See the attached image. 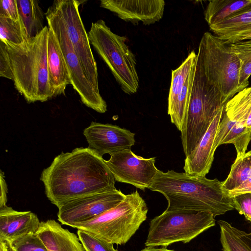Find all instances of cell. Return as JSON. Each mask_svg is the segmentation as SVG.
I'll return each mask as SVG.
<instances>
[{
    "label": "cell",
    "instance_id": "obj_21",
    "mask_svg": "<svg viewBox=\"0 0 251 251\" xmlns=\"http://www.w3.org/2000/svg\"><path fill=\"white\" fill-rule=\"evenodd\" d=\"M209 28L215 35L227 42L251 30V5Z\"/></svg>",
    "mask_w": 251,
    "mask_h": 251
},
{
    "label": "cell",
    "instance_id": "obj_16",
    "mask_svg": "<svg viewBox=\"0 0 251 251\" xmlns=\"http://www.w3.org/2000/svg\"><path fill=\"white\" fill-rule=\"evenodd\" d=\"M165 4L163 0H101L100 6L126 22L150 25L162 19Z\"/></svg>",
    "mask_w": 251,
    "mask_h": 251
},
{
    "label": "cell",
    "instance_id": "obj_10",
    "mask_svg": "<svg viewBox=\"0 0 251 251\" xmlns=\"http://www.w3.org/2000/svg\"><path fill=\"white\" fill-rule=\"evenodd\" d=\"M251 110V86L248 87L226 104L213 145V151L221 145L232 144L236 149L248 147L251 140V128L246 122Z\"/></svg>",
    "mask_w": 251,
    "mask_h": 251
},
{
    "label": "cell",
    "instance_id": "obj_20",
    "mask_svg": "<svg viewBox=\"0 0 251 251\" xmlns=\"http://www.w3.org/2000/svg\"><path fill=\"white\" fill-rule=\"evenodd\" d=\"M36 233L49 251H85L77 235L54 220L41 222Z\"/></svg>",
    "mask_w": 251,
    "mask_h": 251
},
{
    "label": "cell",
    "instance_id": "obj_9",
    "mask_svg": "<svg viewBox=\"0 0 251 251\" xmlns=\"http://www.w3.org/2000/svg\"><path fill=\"white\" fill-rule=\"evenodd\" d=\"M48 25L55 34L64 56L71 84L79 95L81 101L87 107L100 113L107 110V104L88 78L66 31L63 20L55 4L45 13Z\"/></svg>",
    "mask_w": 251,
    "mask_h": 251
},
{
    "label": "cell",
    "instance_id": "obj_7",
    "mask_svg": "<svg viewBox=\"0 0 251 251\" xmlns=\"http://www.w3.org/2000/svg\"><path fill=\"white\" fill-rule=\"evenodd\" d=\"M90 44L107 65L122 90L127 94L139 88L135 56L126 44L127 38L113 32L102 20L92 23L88 32Z\"/></svg>",
    "mask_w": 251,
    "mask_h": 251
},
{
    "label": "cell",
    "instance_id": "obj_37",
    "mask_svg": "<svg viewBox=\"0 0 251 251\" xmlns=\"http://www.w3.org/2000/svg\"><path fill=\"white\" fill-rule=\"evenodd\" d=\"M7 243L3 240H0V251H9Z\"/></svg>",
    "mask_w": 251,
    "mask_h": 251
},
{
    "label": "cell",
    "instance_id": "obj_34",
    "mask_svg": "<svg viewBox=\"0 0 251 251\" xmlns=\"http://www.w3.org/2000/svg\"><path fill=\"white\" fill-rule=\"evenodd\" d=\"M0 207L4 206L7 202V187L5 181L3 173L0 171Z\"/></svg>",
    "mask_w": 251,
    "mask_h": 251
},
{
    "label": "cell",
    "instance_id": "obj_11",
    "mask_svg": "<svg viewBox=\"0 0 251 251\" xmlns=\"http://www.w3.org/2000/svg\"><path fill=\"white\" fill-rule=\"evenodd\" d=\"M81 2L75 0L53 1L63 20L68 37L88 78L94 88L99 91L96 62L79 12Z\"/></svg>",
    "mask_w": 251,
    "mask_h": 251
},
{
    "label": "cell",
    "instance_id": "obj_35",
    "mask_svg": "<svg viewBox=\"0 0 251 251\" xmlns=\"http://www.w3.org/2000/svg\"><path fill=\"white\" fill-rule=\"evenodd\" d=\"M251 39V30L244 33L240 35H239L232 39H231L228 43H233L236 42Z\"/></svg>",
    "mask_w": 251,
    "mask_h": 251
},
{
    "label": "cell",
    "instance_id": "obj_22",
    "mask_svg": "<svg viewBox=\"0 0 251 251\" xmlns=\"http://www.w3.org/2000/svg\"><path fill=\"white\" fill-rule=\"evenodd\" d=\"M251 5V0H210L204 12L209 26L216 25Z\"/></svg>",
    "mask_w": 251,
    "mask_h": 251
},
{
    "label": "cell",
    "instance_id": "obj_1",
    "mask_svg": "<svg viewBox=\"0 0 251 251\" xmlns=\"http://www.w3.org/2000/svg\"><path fill=\"white\" fill-rule=\"evenodd\" d=\"M40 180L47 197L57 207L73 199L116 189L105 160L89 148L59 154L43 171Z\"/></svg>",
    "mask_w": 251,
    "mask_h": 251
},
{
    "label": "cell",
    "instance_id": "obj_4",
    "mask_svg": "<svg viewBox=\"0 0 251 251\" xmlns=\"http://www.w3.org/2000/svg\"><path fill=\"white\" fill-rule=\"evenodd\" d=\"M226 103L218 90L207 80L196 60L187 112L180 131L186 157L195 149Z\"/></svg>",
    "mask_w": 251,
    "mask_h": 251
},
{
    "label": "cell",
    "instance_id": "obj_30",
    "mask_svg": "<svg viewBox=\"0 0 251 251\" xmlns=\"http://www.w3.org/2000/svg\"><path fill=\"white\" fill-rule=\"evenodd\" d=\"M234 209L251 221V193L236 195L231 198Z\"/></svg>",
    "mask_w": 251,
    "mask_h": 251
},
{
    "label": "cell",
    "instance_id": "obj_38",
    "mask_svg": "<svg viewBox=\"0 0 251 251\" xmlns=\"http://www.w3.org/2000/svg\"><path fill=\"white\" fill-rule=\"evenodd\" d=\"M246 126L248 128H251V110L249 113L246 122Z\"/></svg>",
    "mask_w": 251,
    "mask_h": 251
},
{
    "label": "cell",
    "instance_id": "obj_13",
    "mask_svg": "<svg viewBox=\"0 0 251 251\" xmlns=\"http://www.w3.org/2000/svg\"><path fill=\"white\" fill-rule=\"evenodd\" d=\"M105 162L116 181L132 185L142 190L149 188L157 173L155 157L143 158L131 149L110 155Z\"/></svg>",
    "mask_w": 251,
    "mask_h": 251
},
{
    "label": "cell",
    "instance_id": "obj_8",
    "mask_svg": "<svg viewBox=\"0 0 251 251\" xmlns=\"http://www.w3.org/2000/svg\"><path fill=\"white\" fill-rule=\"evenodd\" d=\"M211 213L189 209L165 211L152 219L145 243L147 247H167L173 243H188L215 225Z\"/></svg>",
    "mask_w": 251,
    "mask_h": 251
},
{
    "label": "cell",
    "instance_id": "obj_19",
    "mask_svg": "<svg viewBox=\"0 0 251 251\" xmlns=\"http://www.w3.org/2000/svg\"><path fill=\"white\" fill-rule=\"evenodd\" d=\"M49 28L48 68L50 85L55 97L65 94L66 86L71 84V80L57 38L52 28Z\"/></svg>",
    "mask_w": 251,
    "mask_h": 251
},
{
    "label": "cell",
    "instance_id": "obj_6",
    "mask_svg": "<svg viewBox=\"0 0 251 251\" xmlns=\"http://www.w3.org/2000/svg\"><path fill=\"white\" fill-rule=\"evenodd\" d=\"M197 55L206 78L218 90L225 101L243 90L239 84L240 61L228 42L206 32Z\"/></svg>",
    "mask_w": 251,
    "mask_h": 251
},
{
    "label": "cell",
    "instance_id": "obj_17",
    "mask_svg": "<svg viewBox=\"0 0 251 251\" xmlns=\"http://www.w3.org/2000/svg\"><path fill=\"white\" fill-rule=\"evenodd\" d=\"M225 107L214 118L193 151L184 160L185 173L191 176H205L214 159L213 145Z\"/></svg>",
    "mask_w": 251,
    "mask_h": 251
},
{
    "label": "cell",
    "instance_id": "obj_33",
    "mask_svg": "<svg viewBox=\"0 0 251 251\" xmlns=\"http://www.w3.org/2000/svg\"><path fill=\"white\" fill-rule=\"evenodd\" d=\"M251 193V177L236 189L227 192L228 196L232 198L236 195Z\"/></svg>",
    "mask_w": 251,
    "mask_h": 251
},
{
    "label": "cell",
    "instance_id": "obj_15",
    "mask_svg": "<svg viewBox=\"0 0 251 251\" xmlns=\"http://www.w3.org/2000/svg\"><path fill=\"white\" fill-rule=\"evenodd\" d=\"M88 148L100 156L131 149L135 134L128 129L109 124L92 122L83 131Z\"/></svg>",
    "mask_w": 251,
    "mask_h": 251
},
{
    "label": "cell",
    "instance_id": "obj_29",
    "mask_svg": "<svg viewBox=\"0 0 251 251\" xmlns=\"http://www.w3.org/2000/svg\"><path fill=\"white\" fill-rule=\"evenodd\" d=\"M77 234L85 251H118L114 248L113 244L87 231L78 229Z\"/></svg>",
    "mask_w": 251,
    "mask_h": 251
},
{
    "label": "cell",
    "instance_id": "obj_31",
    "mask_svg": "<svg viewBox=\"0 0 251 251\" xmlns=\"http://www.w3.org/2000/svg\"><path fill=\"white\" fill-rule=\"evenodd\" d=\"M0 76L13 81V74L5 44L0 41Z\"/></svg>",
    "mask_w": 251,
    "mask_h": 251
},
{
    "label": "cell",
    "instance_id": "obj_12",
    "mask_svg": "<svg viewBox=\"0 0 251 251\" xmlns=\"http://www.w3.org/2000/svg\"><path fill=\"white\" fill-rule=\"evenodd\" d=\"M125 196L120 190L115 189L70 200L58 207V220L62 225L73 227L113 208Z\"/></svg>",
    "mask_w": 251,
    "mask_h": 251
},
{
    "label": "cell",
    "instance_id": "obj_5",
    "mask_svg": "<svg viewBox=\"0 0 251 251\" xmlns=\"http://www.w3.org/2000/svg\"><path fill=\"white\" fill-rule=\"evenodd\" d=\"M146 203L137 191L126 195L117 206L72 227L87 231L113 244L124 245L147 217Z\"/></svg>",
    "mask_w": 251,
    "mask_h": 251
},
{
    "label": "cell",
    "instance_id": "obj_23",
    "mask_svg": "<svg viewBox=\"0 0 251 251\" xmlns=\"http://www.w3.org/2000/svg\"><path fill=\"white\" fill-rule=\"evenodd\" d=\"M20 18L26 31L27 39L36 36L45 28L44 14L35 0H16Z\"/></svg>",
    "mask_w": 251,
    "mask_h": 251
},
{
    "label": "cell",
    "instance_id": "obj_27",
    "mask_svg": "<svg viewBox=\"0 0 251 251\" xmlns=\"http://www.w3.org/2000/svg\"><path fill=\"white\" fill-rule=\"evenodd\" d=\"M27 39L25 27L20 19L15 21L0 17V40L4 44L20 45Z\"/></svg>",
    "mask_w": 251,
    "mask_h": 251
},
{
    "label": "cell",
    "instance_id": "obj_28",
    "mask_svg": "<svg viewBox=\"0 0 251 251\" xmlns=\"http://www.w3.org/2000/svg\"><path fill=\"white\" fill-rule=\"evenodd\" d=\"M11 251H49L36 233H29L7 243Z\"/></svg>",
    "mask_w": 251,
    "mask_h": 251
},
{
    "label": "cell",
    "instance_id": "obj_3",
    "mask_svg": "<svg viewBox=\"0 0 251 251\" xmlns=\"http://www.w3.org/2000/svg\"><path fill=\"white\" fill-rule=\"evenodd\" d=\"M49 26L23 43L5 44L14 86L28 102L46 101L54 97L48 68Z\"/></svg>",
    "mask_w": 251,
    "mask_h": 251
},
{
    "label": "cell",
    "instance_id": "obj_24",
    "mask_svg": "<svg viewBox=\"0 0 251 251\" xmlns=\"http://www.w3.org/2000/svg\"><path fill=\"white\" fill-rule=\"evenodd\" d=\"M218 223L223 251H251V231L241 230L224 220Z\"/></svg>",
    "mask_w": 251,
    "mask_h": 251
},
{
    "label": "cell",
    "instance_id": "obj_32",
    "mask_svg": "<svg viewBox=\"0 0 251 251\" xmlns=\"http://www.w3.org/2000/svg\"><path fill=\"white\" fill-rule=\"evenodd\" d=\"M0 17L10 18L15 21L20 19L16 0H0Z\"/></svg>",
    "mask_w": 251,
    "mask_h": 251
},
{
    "label": "cell",
    "instance_id": "obj_36",
    "mask_svg": "<svg viewBox=\"0 0 251 251\" xmlns=\"http://www.w3.org/2000/svg\"><path fill=\"white\" fill-rule=\"evenodd\" d=\"M140 251H175L172 250H168L166 248H155L154 247H146Z\"/></svg>",
    "mask_w": 251,
    "mask_h": 251
},
{
    "label": "cell",
    "instance_id": "obj_18",
    "mask_svg": "<svg viewBox=\"0 0 251 251\" xmlns=\"http://www.w3.org/2000/svg\"><path fill=\"white\" fill-rule=\"evenodd\" d=\"M40 223L30 211H18L7 205L0 207V240L9 243L24 235L36 233Z\"/></svg>",
    "mask_w": 251,
    "mask_h": 251
},
{
    "label": "cell",
    "instance_id": "obj_14",
    "mask_svg": "<svg viewBox=\"0 0 251 251\" xmlns=\"http://www.w3.org/2000/svg\"><path fill=\"white\" fill-rule=\"evenodd\" d=\"M197 56L192 51L181 64L172 71L168 114L171 122L180 131L187 112Z\"/></svg>",
    "mask_w": 251,
    "mask_h": 251
},
{
    "label": "cell",
    "instance_id": "obj_2",
    "mask_svg": "<svg viewBox=\"0 0 251 251\" xmlns=\"http://www.w3.org/2000/svg\"><path fill=\"white\" fill-rule=\"evenodd\" d=\"M149 189L165 196L168 203L166 211L194 210L216 217L234 209L232 198L223 188V182L216 178L158 170Z\"/></svg>",
    "mask_w": 251,
    "mask_h": 251
},
{
    "label": "cell",
    "instance_id": "obj_26",
    "mask_svg": "<svg viewBox=\"0 0 251 251\" xmlns=\"http://www.w3.org/2000/svg\"><path fill=\"white\" fill-rule=\"evenodd\" d=\"M229 44L240 61L239 84L244 89L248 87L251 75V39Z\"/></svg>",
    "mask_w": 251,
    "mask_h": 251
},
{
    "label": "cell",
    "instance_id": "obj_25",
    "mask_svg": "<svg viewBox=\"0 0 251 251\" xmlns=\"http://www.w3.org/2000/svg\"><path fill=\"white\" fill-rule=\"evenodd\" d=\"M251 177V150L236 158L227 178L223 181V188L227 193L240 186Z\"/></svg>",
    "mask_w": 251,
    "mask_h": 251
}]
</instances>
